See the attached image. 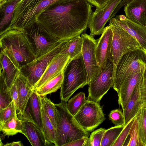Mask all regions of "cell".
Segmentation results:
<instances>
[{
    "label": "cell",
    "instance_id": "6da1fadb",
    "mask_svg": "<svg viewBox=\"0 0 146 146\" xmlns=\"http://www.w3.org/2000/svg\"><path fill=\"white\" fill-rule=\"evenodd\" d=\"M92 8L87 0H61L47 7L37 21L54 36L69 40L86 31Z\"/></svg>",
    "mask_w": 146,
    "mask_h": 146
},
{
    "label": "cell",
    "instance_id": "7a4b0ae2",
    "mask_svg": "<svg viewBox=\"0 0 146 146\" xmlns=\"http://www.w3.org/2000/svg\"><path fill=\"white\" fill-rule=\"evenodd\" d=\"M1 52L20 70L36 59L21 29L11 27L0 35Z\"/></svg>",
    "mask_w": 146,
    "mask_h": 146
},
{
    "label": "cell",
    "instance_id": "3957f363",
    "mask_svg": "<svg viewBox=\"0 0 146 146\" xmlns=\"http://www.w3.org/2000/svg\"><path fill=\"white\" fill-rule=\"evenodd\" d=\"M63 74L60 98L61 101L67 103L76 90L89 84L82 54L70 60L63 71Z\"/></svg>",
    "mask_w": 146,
    "mask_h": 146
},
{
    "label": "cell",
    "instance_id": "277c9868",
    "mask_svg": "<svg viewBox=\"0 0 146 146\" xmlns=\"http://www.w3.org/2000/svg\"><path fill=\"white\" fill-rule=\"evenodd\" d=\"M140 71L146 72V51L141 47L126 53L120 59L114 71L113 88L117 93L127 79Z\"/></svg>",
    "mask_w": 146,
    "mask_h": 146
},
{
    "label": "cell",
    "instance_id": "5b68a950",
    "mask_svg": "<svg viewBox=\"0 0 146 146\" xmlns=\"http://www.w3.org/2000/svg\"><path fill=\"white\" fill-rule=\"evenodd\" d=\"M60 114V122L56 130L55 146H64L70 142L84 137L89 133L78 123L68 111L66 102L61 101L55 104Z\"/></svg>",
    "mask_w": 146,
    "mask_h": 146
},
{
    "label": "cell",
    "instance_id": "8992f818",
    "mask_svg": "<svg viewBox=\"0 0 146 146\" xmlns=\"http://www.w3.org/2000/svg\"><path fill=\"white\" fill-rule=\"evenodd\" d=\"M21 30L36 58L48 52L63 40L48 32L37 21Z\"/></svg>",
    "mask_w": 146,
    "mask_h": 146
},
{
    "label": "cell",
    "instance_id": "52a82bcc",
    "mask_svg": "<svg viewBox=\"0 0 146 146\" xmlns=\"http://www.w3.org/2000/svg\"><path fill=\"white\" fill-rule=\"evenodd\" d=\"M61 0H21L15 10L12 27L23 29L37 21L47 7Z\"/></svg>",
    "mask_w": 146,
    "mask_h": 146
},
{
    "label": "cell",
    "instance_id": "ba28073f",
    "mask_svg": "<svg viewBox=\"0 0 146 146\" xmlns=\"http://www.w3.org/2000/svg\"><path fill=\"white\" fill-rule=\"evenodd\" d=\"M113 36L109 60L113 63L114 71L119 60L124 54L141 48L138 42L125 30L109 23Z\"/></svg>",
    "mask_w": 146,
    "mask_h": 146
},
{
    "label": "cell",
    "instance_id": "9c48e42d",
    "mask_svg": "<svg viewBox=\"0 0 146 146\" xmlns=\"http://www.w3.org/2000/svg\"><path fill=\"white\" fill-rule=\"evenodd\" d=\"M67 40H63L48 52L35 59L21 68L20 73L31 84L33 89L50 62L56 55L60 53Z\"/></svg>",
    "mask_w": 146,
    "mask_h": 146
},
{
    "label": "cell",
    "instance_id": "30bf717a",
    "mask_svg": "<svg viewBox=\"0 0 146 146\" xmlns=\"http://www.w3.org/2000/svg\"><path fill=\"white\" fill-rule=\"evenodd\" d=\"M99 103L87 100L74 116L80 125L88 132L93 131L106 119Z\"/></svg>",
    "mask_w": 146,
    "mask_h": 146
},
{
    "label": "cell",
    "instance_id": "8fae6325",
    "mask_svg": "<svg viewBox=\"0 0 146 146\" xmlns=\"http://www.w3.org/2000/svg\"><path fill=\"white\" fill-rule=\"evenodd\" d=\"M114 66L109 59L99 74L89 84L88 100L100 102L113 85Z\"/></svg>",
    "mask_w": 146,
    "mask_h": 146
},
{
    "label": "cell",
    "instance_id": "7c38bea8",
    "mask_svg": "<svg viewBox=\"0 0 146 146\" xmlns=\"http://www.w3.org/2000/svg\"><path fill=\"white\" fill-rule=\"evenodd\" d=\"M122 0H109L103 8L92 12L88 24L90 35L94 36L102 34L106 24L119 10L118 5Z\"/></svg>",
    "mask_w": 146,
    "mask_h": 146
},
{
    "label": "cell",
    "instance_id": "4fadbf2b",
    "mask_svg": "<svg viewBox=\"0 0 146 146\" xmlns=\"http://www.w3.org/2000/svg\"><path fill=\"white\" fill-rule=\"evenodd\" d=\"M81 36L83 39L82 55L89 84L101 71L98 64L95 54L97 40L95 39L93 36L86 33L82 34Z\"/></svg>",
    "mask_w": 146,
    "mask_h": 146
},
{
    "label": "cell",
    "instance_id": "5bb4252c",
    "mask_svg": "<svg viewBox=\"0 0 146 146\" xmlns=\"http://www.w3.org/2000/svg\"><path fill=\"white\" fill-rule=\"evenodd\" d=\"M109 23L125 30L146 51V26L136 23L122 15H117L112 18Z\"/></svg>",
    "mask_w": 146,
    "mask_h": 146
},
{
    "label": "cell",
    "instance_id": "9a60e30c",
    "mask_svg": "<svg viewBox=\"0 0 146 146\" xmlns=\"http://www.w3.org/2000/svg\"><path fill=\"white\" fill-rule=\"evenodd\" d=\"M113 33L110 25L105 27L97 40L95 54L98 64L102 70L109 59L111 52Z\"/></svg>",
    "mask_w": 146,
    "mask_h": 146
},
{
    "label": "cell",
    "instance_id": "2e32d148",
    "mask_svg": "<svg viewBox=\"0 0 146 146\" xmlns=\"http://www.w3.org/2000/svg\"><path fill=\"white\" fill-rule=\"evenodd\" d=\"M69 56L59 53L52 59L47 66L41 77L33 88L36 90L48 80L64 71L70 60Z\"/></svg>",
    "mask_w": 146,
    "mask_h": 146
},
{
    "label": "cell",
    "instance_id": "e0dca14e",
    "mask_svg": "<svg viewBox=\"0 0 146 146\" xmlns=\"http://www.w3.org/2000/svg\"><path fill=\"white\" fill-rule=\"evenodd\" d=\"M41 108L40 96L34 90L27 103L23 115L20 117V119L32 122L42 131Z\"/></svg>",
    "mask_w": 146,
    "mask_h": 146
},
{
    "label": "cell",
    "instance_id": "ac0fdd59",
    "mask_svg": "<svg viewBox=\"0 0 146 146\" xmlns=\"http://www.w3.org/2000/svg\"><path fill=\"white\" fill-rule=\"evenodd\" d=\"M143 71L138 72L127 79L121 85L118 92V102L123 110L126 107L137 86L144 74Z\"/></svg>",
    "mask_w": 146,
    "mask_h": 146
},
{
    "label": "cell",
    "instance_id": "d6986e66",
    "mask_svg": "<svg viewBox=\"0 0 146 146\" xmlns=\"http://www.w3.org/2000/svg\"><path fill=\"white\" fill-rule=\"evenodd\" d=\"M124 7L125 16L128 19L146 26V0H133Z\"/></svg>",
    "mask_w": 146,
    "mask_h": 146
},
{
    "label": "cell",
    "instance_id": "ffe728a7",
    "mask_svg": "<svg viewBox=\"0 0 146 146\" xmlns=\"http://www.w3.org/2000/svg\"><path fill=\"white\" fill-rule=\"evenodd\" d=\"M14 83L16 85L19 96L17 114H19L21 117L23 115L27 103L34 90L31 84L20 72Z\"/></svg>",
    "mask_w": 146,
    "mask_h": 146
},
{
    "label": "cell",
    "instance_id": "44dd1931",
    "mask_svg": "<svg viewBox=\"0 0 146 146\" xmlns=\"http://www.w3.org/2000/svg\"><path fill=\"white\" fill-rule=\"evenodd\" d=\"M21 0H7L0 5V35L10 29L14 13Z\"/></svg>",
    "mask_w": 146,
    "mask_h": 146
},
{
    "label": "cell",
    "instance_id": "7402d4cb",
    "mask_svg": "<svg viewBox=\"0 0 146 146\" xmlns=\"http://www.w3.org/2000/svg\"><path fill=\"white\" fill-rule=\"evenodd\" d=\"M0 74L2 75L7 86L10 89L19 73V70L2 52L0 53Z\"/></svg>",
    "mask_w": 146,
    "mask_h": 146
},
{
    "label": "cell",
    "instance_id": "603a6c76",
    "mask_svg": "<svg viewBox=\"0 0 146 146\" xmlns=\"http://www.w3.org/2000/svg\"><path fill=\"white\" fill-rule=\"evenodd\" d=\"M24 135L33 146L48 145L42 131L34 123L22 120Z\"/></svg>",
    "mask_w": 146,
    "mask_h": 146
},
{
    "label": "cell",
    "instance_id": "cb8c5ba5",
    "mask_svg": "<svg viewBox=\"0 0 146 146\" xmlns=\"http://www.w3.org/2000/svg\"><path fill=\"white\" fill-rule=\"evenodd\" d=\"M143 106L140 92L139 82L127 106L123 110L125 125L136 115Z\"/></svg>",
    "mask_w": 146,
    "mask_h": 146
},
{
    "label": "cell",
    "instance_id": "d4e9b609",
    "mask_svg": "<svg viewBox=\"0 0 146 146\" xmlns=\"http://www.w3.org/2000/svg\"><path fill=\"white\" fill-rule=\"evenodd\" d=\"M0 131L5 136H12L18 133L24 134L22 120L16 115L5 122L0 123Z\"/></svg>",
    "mask_w": 146,
    "mask_h": 146
},
{
    "label": "cell",
    "instance_id": "484cf974",
    "mask_svg": "<svg viewBox=\"0 0 146 146\" xmlns=\"http://www.w3.org/2000/svg\"><path fill=\"white\" fill-rule=\"evenodd\" d=\"M41 105L56 130L60 122V114L58 110L46 96H40Z\"/></svg>",
    "mask_w": 146,
    "mask_h": 146
},
{
    "label": "cell",
    "instance_id": "4316f807",
    "mask_svg": "<svg viewBox=\"0 0 146 146\" xmlns=\"http://www.w3.org/2000/svg\"><path fill=\"white\" fill-rule=\"evenodd\" d=\"M63 78V71L35 90L37 94L40 96H46L47 94L55 92L60 88Z\"/></svg>",
    "mask_w": 146,
    "mask_h": 146
},
{
    "label": "cell",
    "instance_id": "83f0119b",
    "mask_svg": "<svg viewBox=\"0 0 146 146\" xmlns=\"http://www.w3.org/2000/svg\"><path fill=\"white\" fill-rule=\"evenodd\" d=\"M83 39L81 36L68 40L60 53L68 55L72 59L82 54Z\"/></svg>",
    "mask_w": 146,
    "mask_h": 146
},
{
    "label": "cell",
    "instance_id": "f1b7e54d",
    "mask_svg": "<svg viewBox=\"0 0 146 146\" xmlns=\"http://www.w3.org/2000/svg\"><path fill=\"white\" fill-rule=\"evenodd\" d=\"M41 106L43 133L48 145L53 143L55 146L56 130L41 105Z\"/></svg>",
    "mask_w": 146,
    "mask_h": 146
},
{
    "label": "cell",
    "instance_id": "f546056e",
    "mask_svg": "<svg viewBox=\"0 0 146 146\" xmlns=\"http://www.w3.org/2000/svg\"><path fill=\"white\" fill-rule=\"evenodd\" d=\"M139 137L143 146H146V107L143 106L135 116Z\"/></svg>",
    "mask_w": 146,
    "mask_h": 146
},
{
    "label": "cell",
    "instance_id": "4dcf8cb0",
    "mask_svg": "<svg viewBox=\"0 0 146 146\" xmlns=\"http://www.w3.org/2000/svg\"><path fill=\"white\" fill-rule=\"evenodd\" d=\"M87 100L84 92H81L79 93L68 101L67 107L68 111L74 116Z\"/></svg>",
    "mask_w": 146,
    "mask_h": 146
},
{
    "label": "cell",
    "instance_id": "1f68e13d",
    "mask_svg": "<svg viewBox=\"0 0 146 146\" xmlns=\"http://www.w3.org/2000/svg\"><path fill=\"white\" fill-rule=\"evenodd\" d=\"M124 126H115L106 129L103 137L101 146H112Z\"/></svg>",
    "mask_w": 146,
    "mask_h": 146
},
{
    "label": "cell",
    "instance_id": "d6a6232c",
    "mask_svg": "<svg viewBox=\"0 0 146 146\" xmlns=\"http://www.w3.org/2000/svg\"><path fill=\"white\" fill-rule=\"evenodd\" d=\"M0 110L7 107L13 101L10 89L2 75L0 76Z\"/></svg>",
    "mask_w": 146,
    "mask_h": 146
},
{
    "label": "cell",
    "instance_id": "836d02e7",
    "mask_svg": "<svg viewBox=\"0 0 146 146\" xmlns=\"http://www.w3.org/2000/svg\"><path fill=\"white\" fill-rule=\"evenodd\" d=\"M17 109L14 101L12 102L6 108L0 110V123H3L17 115Z\"/></svg>",
    "mask_w": 146,
    "mask_h": 146
},
{
    "label": "cell",
    "instance_id": "e575fe53",
    "mask_svg": "<svg viewBox=\"0 0 146 146\" xmlns=\"http://www.w3.org/2000/svg\"><path fill=\"white\" fill-rule=\"evenodd\" d=\"M106 130L101 128L92 132L88 138L85 146H101V141Z\"/></svg>",
    "mask_w": 146,
    "mask_h": 146
},
{
    "label": "cell",
    "instance_id": "d590c367",
    "mask_svg": "<svg viewBox=\"0 0 146 146\" xmlns=\"http://www.w3.org/2000/svg\"><path fill=\"white\" fill-rule=\"evenodd\" d=\"M129 135L130 139L127 146H143L140 139L138 124L136 118L130 131Z\"/></svg>",
    "mask_w": 146,
    "mask_h": 146
},
{
    "label": "cell",
    "instance_id": "8d00e7d4",
    "mask_svg": "<svg viewBox=\"0 0 146 146\" xmlns=\"http://www.w3.org/2000/svg\"><path fill=\"white\" fill-rule=\"evenodd\" d=\"M135 117L131 119L124 127L112 146H124Z\"/></svg>",
    "mask_w": 146,
    "mask_h": 146
},
{
    "label": "cell",
    "instance_id": "74e56055",
    "mask_svg": "<svg viewBox=\"0 0 146 146\" xmlns=\"http://www.w3.org/2000/svg\"><path fill=\"white\" fill-rule=\"evenodd\" d=\"M109 118L115 126L125 125L123 113L120 109L111 111L109 114Z\"/></svg>",
    "mask_w": 146,
    "mask_h": 146
},
{
    "label": "cell",
    "instance_id": "f35d334b",
    "mask_svg": "<svg viewBox=\"0 0 146 146\" xmlns=\"http://www.w3.org/2000/svg\"><path fill=\"white\" fill-rule=\"evenodd\" d=\"M140 92L143 106L146 107V72L139 82Z\"/></svg>",
    "mask_w": 146,
    "mask_h": 146
},
{
    "label": "cell",
    "instance_id": "ab89813d",
    "mask_svg": "<svg viewBox=\"0 0 146 146\" xmlns=\"http://www.w3.org/2000/svg\"><path fill=\"white\" fill-rule=\"evenodd\" d=\"M10 92L13 100L14 101L17 109L19 108V96L16 85L14 83L10 88Z\"/></svg>",
    "mask_w": 146,
    "mask_h": 146
},
{
    "label": "cell",
    "instance_id": "60d3db41",
    "mask_svg": "<svg viewBox=\"0 0 146 146\" xmlns=\"http://www.w3.org/2000/svg\"><path fill=\"white\" fill-rule=\"evenodd\" d=\"M88 137H84L65 145L64 146H85Z\"/></svg>",
    "mask_w": 146,
    "mask_h": 146
},
{
    "label": "cell",
    "instance_id": "b9f144b4",
    "mask_svg": "<svg viewBox=\"0 0 146 146\" xmlns=\"http://www.w3.org/2000/svg\"><path fill=\"white\" fill-rule=\"evenodd\" d=\"M92 5L96 7V9L103 8L108 3L109 0H87Z\"/></svg>",
    "mask_w": 146,
    "mask_h": 146
},
{
    "label": "cell",
    "instance_id": "7bdbcfd3",
    "mask_svg": "<svg viewBox=\"0 0 146 146\" xmlns=\"http://www.w3.org/2000/svg\"><path fill=\"white\" fill-rule=\"evenodd\" d=\"M3 146H23L21 141H13L10 143H7Z\"/></svg>",
    "mask_w": 146,
    "mask_h": 146
},
{
    "label": "cell",
    "instance_id": "ee69618b",
    "mask_svg": "<svg viewBox=\"0 0 146 146\" xmlns=\"http://www.w3.org/2000/svg\"><path fill=\"white\" fill-rule=\"evenodd\" d=\"M133 0H122L119 5V8L120 9L123 6L130 2Z\"/></svg>",
    "mask_w": 146,
    "mask_h": 146
},
{
    "label": "cell",
    "instance_id": "f6af8a7d",
    "mask_svg": "<svg viewBox=\"0 0 146 146\" xmlns=\"http://www.w3.org/2000/svg\"><path fill=\"white\" fill-rule=\"evenodd\" d=\"M7 0H0V5L4 3Z\"/></svg>",
    "mask_w": 146,
    "mask_h": 146
}]
</instances>
